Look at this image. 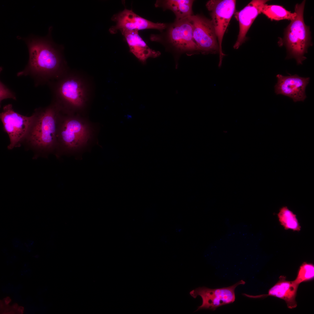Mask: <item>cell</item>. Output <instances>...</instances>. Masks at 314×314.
Here are the masks:
<instances>
[{
	"instance_id": "1",
	"label": "cell",
	"mask_w": 314,
	"mask_h": 314,
	"mask_svg": "<svg viewBox=\"0 0 314 314\" xmlns=\"http://www.w3.org/2000/svg\"><path fill=\"white\" fill-rule=\"evenodd\" d=\"M51 27L43 37L31 35L22 38L28 51V63L17 76H29L35 86L47 85L60 77L70 69L63 54V47L56 44L51 37Z\"/></svg>"
},
{
	"instance_id": "2",
	"label": "cell",
	"mask_w": 314,
	"mask_h": 314,
	"mask_svg": "<svg viewBox=\"0 0 314 314\" xmlns=\"http://www.w3.org/2000/svg\"><path fill=\"white\" fill-rule=\"evenodd\" d=\"M47 85L52 95V101L62 112L87 116L95 92L91 76L83 71L70 69Z\"/></svg>"
},
{
	"instance_id": "3",
	"label": "cell",
	"mask_w": 314,
	"mask_h": 314,
	"mask_svg": "<svg viewBox=\"0 0 314 314\" xmlns=\"http://www.w3.org/2000/svg\"><path fill=\"white\" fill-rule=\"evenodd\" d=\"M99 126L88 116L65 113L59 115L54 153L57 157L73 156L80 158L98 142Z\"/></svg>"
},
{
	"instance_id": "4",
	"label": "cell",
	"mask_w": 314,
	"mask_h": 314,
	"mask_svg": "<svg viewBox=\"0 0 314 314\" xmlns=\"http://www.w3.org/2000/svg\"><path fill=\"white\" fill-rule=\"evenodd\" d=\"M60 110L52 101L47 106L34 110L32 121L22 145L32 151L35 157H46L51 153H54Z\"/></svg>"
},
{
	"instance_id": "5",
	"label": "cell",
	"mask_w": 314,
	"mask_h": 314,
	"mask_svg": "<svg viewBox=\"0 0 314 314\" xmlns=\"http://www.w3.org/2000/svg\"><path fill=\"white\" fill-rule=\"evenodd\" d=\"M306 1L295 6L296 16L291 21L285 30L283 38L278 42L280 45H285L288 58H294L298 65L301 64L306 58L305 54L311 45L309 27L306 25L304 12Z\"/></svg>"
},
{
	"instance_id": "6",
	"label": "cell",
	"mask_w": 314,
	"mask_h": 314,
	"mask_svg": "<svg viewBox=\"0 0 314 314\" xmlns=\"http://www.w3.org/2000/svg\"><path fill=\"white\" fill-rule=\"evenodd\" d=\"M166 31L160 34H152L151 41L168 45L179 53H185L188 55L199 53L193 37V26L189 17L175 20L170 25H167Z\"/></svg>"
},
{
	"instance_id": "7",
	"label": "cell",
	"mask_w": 314,
	"mask_h": 314,
	"mask_svg": "<svg viewBox=\"0 0 314 314\" xmlns=\"http://www.w3.org/2000/svg\"><path fill=\"white\" fill-rule=\"evenodd\" d=\"M33 118L22 115L15 111L11 104L4 106L0 114L3 130L9 138V149L20 147L22 145Z\"/></svg>"
},
{
	"instance_id": "8",
	"label": "cell",
	"mask_w": 314,
	"mask_h": 314,
	"mask_svg": "<svg viewBox=\"0 0 314 314\" xmlns=\"http://www.w3.org/2000/svg\"><path fill=\"white\" fill-rule=\"evenodd\" d=\"M235 0H210L206 6L209 11L214 28L219 47L218 67H221L225 55L222 50V43L224 33L236 9Z\"/></svg>"
},
{
	"instance_id": "9",
	"label": "cell",
	"mask_w": 314,
	"mask_h": 314,
	"mask_svg": "<svg viewBox=\"0 0 314 314\" xmlns=\"http://www.w3.org/2000/svg\"><path fill=\"white\" fill-rule=\"evenodd\" d=\"M193 26V37L199 52L204 54L219 53L215 32L211 20L201 15L189 17Z\"/></svg>"
},
{
	"instance_id": "10",
	"label": "cell",
	"mask_w": 314,
	"mask_h": 314,
	"mask_svg": "<svg viewBox=\"0 0 314 314\" xmlns=\"http://www.w3.org/2000/svg\"><path fill=\"white\" fill-rule=\"evenodd\" d=\"M245 283L244 281L241 280L227 287L211 289L203 286L192 290L190 292L191 296L195 298L200 296L202 300L201 305L195 312L204 309L214 311L219 307L233 303L236 299V288L239 285Z\"/></svg>"
},
{
	"instance_id": "11",
	"label": "cell",
	"mask_w": 314,
	"mask_h": 314,
	"mask_svg": "<svg viewBox=\"0 0 314 314\" xmlns=\"http://www.w3.org/2000/svg\"><path fill=\"white\" fill-rule=\"evenodd\" d=\"M112 20L116 23L109 30L112 34H115L118 31L121 30L138 31L155 29L162 31L167 26V24L165 23L151 22L140 17L132 10L126 8L114 15Z\"/></svg>"
},
{
	"instance_id": "12",
	"label": "cell",
	"mask_w": 314,
	"mask_h": 314,
	"mask_svg": "<svg viewBox=\"0 0 314 314\" xmlns=\"http://www.w3.org/2000/svg\"><path fill=\"white\" fill-rule=\"evenodd\" d=\"M277 82L274 86L276 94H281L291 98L295 102L303 101L306 97L305 90L309 77H303L295 74L276 76Z\"/></svg>"
},
{
	"instance_id": "13",
	"label": "cell",
	"mask_w": 314,
	"mask_h": 314,
	"mask_svg": "<svg viewBox=\"0 0 314 314\" xmlns=\"http://www.w3.org/2000/svg\"><path fill=\"white\" fill-rule=\"evenodd\" d=\"M267 0H253L240 11L235 13V17L238 21L239 31L237 40L233 46L235 49H238L244 42L246 35L253 22L261 13L262 9Z\"/></svg>"
},
{
	"instance_id": "14",
	"label": "cell",
	"mask_w": 314,
	"mask_h": 314,
	"mask_svg": "<svg viewBox=\"0 0 314 314\" xmlns=\"http://www.w3.org/2000/svg\"><path fill=\"white\" fill-rule=\"evenodd\" d=\"M279 279L276 283L269 289L267 294L254 296L244 293L243 295L252 298H262L268 296H272L284 300L288 308L292 309L295 308L297 306L296 297L299 285L294 281L287 280L285 276H280Z\"/></svg>"
},
{
	"instance_id": "15",
	"label": "cell",
	"mask_w": 314,
	"mask_h": 314,
	"mask_svg": "<svg viewBox=\"0 0 314 314\" xmlns=\"http://www.w3.org/2000/svg\"><path fill=\"white\" fill-rule=\"evenodd\" d=\"M126 42L130 51L143 63L149 58H155L160 54L150 48L139 34L138 31H120Z\"/></svg>"
},
{
	"instance_id": "16",
	"label": "cell",
	"mask_w": 314,
	"mask_h": 314,
	"mask_svg": "<svg viewBox=\"0 0 314 314\" xmlns=\"http://www.w3.org/2000/svg\"><path fill=\"white\" fill-rule=\"evenodd\" d=\"M193 2L191 0H157L155 6L156 7L162 8L164 10H171L176 16L175 20H179L192 15Z\"/></svg>"
},
{
	"instance_id": "17",
	"label": "cell",
	"mask_w": 314,
	"mask_h": 314,
	"mask_svg": "<svg viewBox=\"0 0 314 314\" xmlns=\"http://www.w3.org/2000/svg\"><path fill=\"white\" fill-rule=\"evenodd\" d=\"M261 13L271 20L276 21L287 19L291 21L296 15L295 12L291 13L281 6L266 3L263 7Z\"/></svg>"
},
{
	"instance_id": "18",
	"label": "cell",
	"mask_w": 314,
	"mask_h": 314,
	"mask_svg": "<svg viewBox=\"0 0 314 314\" xmlns=\"http://www.w3.org/2000/svg\"><path fill=\"white\" fill-rule=\"evenodd\" d=\"M277 215L281 224L285 229H290L297 231L300 230L301 227L296 215L287 207L281 208Z\"/></svg>"
},
{
	"instance_id": "19",
	"label": "cell",
	"mask_w": 314,
	"mask_h": 314,
	"mask_svg": "<svg viewBox=\"0 0 314 314\" xmlns=\"http://www.w3.org/2000/svg\"><path fill=\"white\" fill-rule=\"evenodd\" d=\"M314 278V265L304 262L300 266L297 277L294 281L299 285L302 282L312 280Z\"/></svg>"
},
{
	"instance_id": "20",
	"label": "cell",
	"mask_w": 314,
	"mask_h": 314,
	"mask_svg": "<svg viewBox=\"0 0 314 314\" xmlns=\"http://www.w3.org/2000/svg\"><path fill=\"white\" fill-rule=\"evenodd\" d=\"M0 105L3 100L7 99L10 98L14 100H16L15 94L1 81L0 83Z\"/></svg>"
},
{
	"instance_id": "21",
	"label": "cell",
	"mask_w": 314,
	"mask_h": 314,
	"mask_svg": "<svg viewBox=\"0 0 314 314\" xmlns=\"http://www.w3.org/2000/svg\"><path fill=\"white\" fill-rule=\"evenodd\" d=\"M4 301L5 304L8 305L11 302V300L9 297H8L4 299Z\"/></svg>"
},
{
	"instance_id": "22",
	"label": "cell",
	"mask_w": 314,
	"mask_h": 314,
	"mask_svg": "<svg viewBox=\"0 0 314 314\" xmlns=\"http://www.w3.org/2000/svg\"><path fill=\"white\" fill-rule=\"evenodd\" d=\"M17 311L19 313L23 314L24 311V308L22 306H19L17 308Z\"/></svg>"
},
{
	"instance_id": "23",
	"label": "cell",
	"mask_w": 314,
	"mask_h": 314,
	"mask_svg": "<svg viewBox=\"0 0 314 314\" xmlns=\"http://www.w3.org/2000/svg\"><path fill=\"white\" fill-rule=\"evenodd\" d=\"M18 307V304L16 303L14 304L12 306V308L14 309H17Z\"/></svg>"
},
{
	"instance_id": "24",
	"label": "cell",
	"mask_w": 314,
	"mask_h": 314,
	"mask_svg": "<svg viewBox=\"0 0 314 314\" xmlns=\"http://www.w3.org/2000/svg\"><path fill=\"white\" fill-rule=\"evenodd\" d=\"M3 306V304L1 302H1L0 303V308H2Z\"/></svg>"
}]
</instances>
